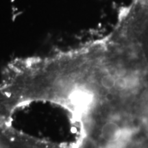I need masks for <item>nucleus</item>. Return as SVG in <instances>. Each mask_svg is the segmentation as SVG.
Wrapping results in <instances>:
<instances>
[{"label": "nucleus", "mask_w": 148, "mask_h": 148, "mask_svg": "<svg viewBox=\"0 0 148 148\" xmlns=\"http://www.w3.org/2000/svg\"><path fill=\"white\" fill-rule=\"evenodd\" d=\"M101 136L106 140H113L119 137L121 134V128L114 122H108L101 128Z\"/></svg>", "instance_id": "obj_1"}, {"label": "nucleus", "mask_w": 148, "mask_h": 148, "mask_svg": "<svg viewBox=\"0 0 148 148\" xmlns=\"http://www.w3.org/2000/svg\"><path fill=\"white\" fill-rule=\"evenodd\" d=\"M101 84L103 88L106 89H110L114 87L116 84V80L113 76L110 75H104L101 79Z\"/></svg>", "instance_id": "obj_2"}]
</instances>
